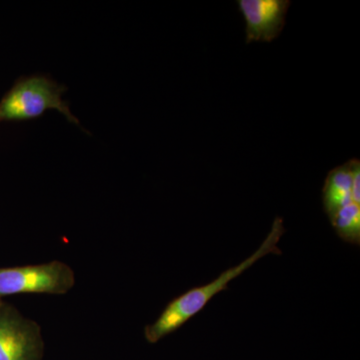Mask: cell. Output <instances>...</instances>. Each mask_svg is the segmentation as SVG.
Wrapping results in <instances>:
<instances>
[{"label":"cell","instance_id":"obj_1","mask_svg":"<svg viewBox=\"0 0 360 360\" xmlns=\"http://www.w3.org/2000/svg\"><path fill=\"white\" fill-rule=\"evenodd\" d=\"M285 233L283 219L276 217L272 224L269 236L255 253L246 258L240 264L225 270L217 278L205 285L191 288L181 295L177 296L168 303L167 307L161 312L158 319L153 324L144 328V336L149 343L158 342L165 336L172 335L179 330L187 321L205 309L207 303L221 291L229 290V284L236 277L250 269L255 262L262 259L265 255H281L278 248L279 241Z\"/></svg>","mask_w":360,"mask_h":360},{"label":"cell","instance_id":"obj_3","mask_svg":"<svg viewBox=\"0 0 360 360\" xmlns=\"http://www.w3.org/2000/svg\"><path fill=\"white\" fill-rule=\"evenodd\" d=\"M75 284V274L65 262L0 267V300L18 295H66Z\"/></svg>","mask_w":360,"mask_h":360},{"label":"cell","instance_id":"obj_2","mask_svg":"<svg viewBox=\"0 0 360 360\" xmlns=\"http://www.w3.org/2000/svg\"><path fill=\"white\" fill-rule=\"evenodd\" d=\"M65 90L63 85L41 75L23 78L0 101V122L32 120L46 110H56L70 122L79 125L68 104L61 98Z\"/></svg>","mask_w":360,"mask_h":360},{"label":"cell","instance_id":"obj_8","mask_svg":"<svg viewBox=\"0 0 360 360\" xmlns=\"http://www.w3.org/2000/svg\"><path fill=\"white\" fill-rule=\"evenodd\" d=\"M348 162L352 170V202L360 205V161L359 158H352Z\"/></svg>","mask_w":360,"mask_h":360},{"label":"cell","instance_id":"obj_7","mask_svg":"<svg viewBox=\"0 0 360 360\" xmlns=\"http://www.w3.org/2000/svg\"><path fill=\"white\" fill-rule=\"evenodd\" d=\"M338 238L345 243L360 245V205L355 203L341 207L330 219Z\"/></svg>","mask_w":360,"mask_h":360},{"label":"cell","instance_id":"obj_4","mask_svg":"<svg viewBox=\"0 0 360 360\" xmlns=\"http://www.w3.org/2000/svg\"><path fill=\"white\" fill-rule=\"evenodd\" d=\"M42 352L39 324L0 300V360H40Z\"/></svg>","mask_w":360,"mask_h":360},{"label":"cell","instance_id":"obj_5","mask_svg":"<svg viewBox=\"0 0 360 360\" xmlns=\"http://www.w3.org/2000/svg\"><path fill=\"white\" fill-rule=\"evenodd\" d=\"M245 20L246 44L270 42L277 39L285 25L290 0H238Z\"/></svg>","mask_w":360,"mask_h":360},{"label":"cell","instance_id":"obj_6","mask_svg":"<svg viewBox=\"0 0 360 360\" xmlns=\"http://www.w3.org/2000/svg\"><path fill=\"white\" fill-rule=\"evenodd\" d=\"M352 202V170L347 161L328 172L322 188V205L330 220L341 207Z\"/></svg>","mask_w":360,"mask_h":360}]
</instances>
